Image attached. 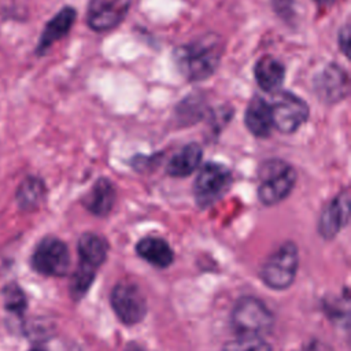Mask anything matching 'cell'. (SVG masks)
<instances>
[{
	"mask_svg": "<svg viewBox=\"0 0 351 351\" xmlns=\"http://www.w3.org/2000/svg\"><path fill=\"white\" fill-rule=\"evenodd\" d=\"M75 18H77V11L74 7H71V5L62 7L45 23L44 29L38 37L37 45L34 48L36 55L37 56L45 55L55 43H58L59 40L66 37L70 33V30L75 22Z\"/></svg>",
	"mask_w": 351,
	"mask_h": 351,
	"instance_id": "obj_12",
	"label": "cell"
},
{
	"mask_svg": "<svg viewBox=\"0 0 351 351\" xmlns=\"http://www.w3.org/2000/svg\"><path fill=\"white\" fill-rule=\"evenodd\" d=\"M271 7L273 11L284 21L289 22L291 19H295L296 10L293 0H271Z\"/></svg>",
	"mask_w": 351,
	"mask_h": 351,
	"instance_id": "obj_25",
	"label": "cell"
},
{
	"mask_svg": "<svg viewBox=\"0 0 351 351\" xmlns=\"http://www.w3.org/2000/svg\"><path fill=\"white\" fill-rule=\"evenodd\" d=\"M350 38H351L350 25L346 23L337 32V45L346 58H350Z\"/></svg>",
	"mask_w": 351,
	"mask_h": 351,
	"instance_id": "obj_26",
	"label": "cell"
},
{
	"mask_svg": "<svg viewBox=\"0 0 351 351\" xmlns=\"http://www.w3.org/2000/svg\"><path fill=\"white\" fill-rule=\"evenodd\" d=\"M111 307L125 325L141 322L147 314V300L141 289L133 282H118L110 295Z\"/></svg>",
	"mask_w": 351,
	"mask_h": 351,
	"instance_id": "obj_9",
	"label": "cell"
},
{
	"mask_svg": "<svg viewBox=\"0 0 351 351\" xmlns=\"http://www.w3.org/2000/svg\"><path fill=\"white\" fill-rule=\"evenodd\" d=\"M211 129L214 130V134L221 133V129L228 125L229 121L233 118V108L232 106H221L217 110H210L208 114Z\"/></svg>",
	"mask_w": 351,
	"mask_h": 351,
	"instance_id": "obj_24",
	"label": "cell"
},
{
	"mask_svg": "<svg viewBox=\"0 0 351 351\" xmlns=\"http://www.w3.org/2000/svg\"><path fill=\"white\" fill-rule=\"evenodd\" d=\"M30 351H44V350H41V348H33V350H30Z\"/></svg>",
	"mask_w": 351,
	"mask_h": 351,
	"instance_id": "obj_30",
	"label": "cell"
},
{
	"mask_svg": "<svg viewBox=\"0 0 351 351\" xmlns=\"http://www.w3.org/2000/svg\"><path fill=\"white\" fill-rule=\"evenodd\" d=\"M221 351H273L270 344L258 336H239L228 341Z\"/></svg>",
	"mask_w": 351,
	"mask_h": 351,
	"instance_id": "obj_22",
	"label": "cell"
},
{
	"mask_svg": "<svg viewBox=\"0 0 351 351\" xmlns=\"http://www.w3.org/2000/svg\"><path fill=\"white\" fill-rule=\"evenodd\" d=\"M203 159V148L196 141L182 145L177 152H174L165 167L167 176L174 178H184L193 174Z\"/></svg>",
	"mask_w": 351,
	"mask_h": 351,
	"instance_id": "obj_16",
	"label": "cell"
},
{
	"mask_svg": "<svg viewBox=\"0 0 351 351\" xmlns=\"http://www.w3.org/2000/svg\"><path fill=\"white\" fill-rule=\"evenodd\" d=\"M223 49L222 37L214 32H208L174 48L173 60L184 80L200 82L215 74Z\"/></svg>",
	"mask_w": 351,
	"mask_h": 351,
	"instance_id": "obj_1",
	"label": "cell"
},
{
	"mask_svg": "<svg viewBox=\"0 0 351 351\" xmlns=\"http://www.w3.org/2000/svg\"><path fill=\"white\" fill-rule=\"evenodd\" d=\"M3 298H4V307L11 311L15 315H22L25 308H26V296L23 291L19 288L18 284H8L3 289Z\"/></svg>",
	"mask_w": 351,
	"mask_h": 351,
	"instance_id": "obj_23",
	"label": "cell"
},
{
	"mask_svg": "<svg viewBox=\"0 0 351 351\" xmlns=\"http://www.w3.org/2000/svg\"><path fill=\"white\" fill-rule=\"evenodd\" d=\"M230 325L239 336L262 337L271 330L274 315L261 299L255 296H243L233 306Z\"/></svg>",
	"mask_w": 351,
	"mask_h": 351,
	"instance_id": "obj_4",
	"label": "cell"
},
{
	"mask_svg": "<svg viewBox=\"0 0 351 351\" xmlns=\"http://www.w3.org/2000/svg\"><path fill=\"white\" fill-rule=\"evenodd\" d=\"M314 95L325 104H336L350 95V77L343 66L336 62L326 63L311 81Z\"/></svg>",
	"mask_w": 351,
	"mask_h": 351,
	"instance_id": "obj_8",
	"label": "cell"
},
{
	"mask_svg": "<svg viewBox=\"0 0 351 351\" xmlns=\"http://www.w3.org/2000/svg\"><path fill=\"white\" fill-rule=\"evenodd\" d=\"M254 78L263 92L277 93L285 80V66L277 58L263 55L254 64Z\"/></svg>",
	"mask_w": 351,
	"mask_h": 351,
	"instance_id": "obj_15",
	"label": "cell"
},
{
	"mask_svg": "<svg viewBox=\"0 0 351 351\" xmlns=\"http://www.w3.org/2000/svg\"><path fill=\"white\" fill-rule=\"evenodd\" d=\"M244 125L256 138H267L273 132V119L269 101L261 95H254L244 112Z\"/></svg>",
	"mask_w": 351,
	"mask_h": 351,
	"instance_id": "obj_14",
	"label": "cell"
},
{
	"mask_svg": "<svg viewBox=\"0 0 351 351\" xmlns=\"http://www.w3.org/2000/svg\"><path fill=\"white\" fill-rule=\"evenodd\" d=\"M117 203V188L112 180L99 177L82 197V206L95 217H107Z\"/></svg>",
	"mask_w": 351,
	"mask_h": 351,
	"instance_id": "obj_13",
	"label": "cell"
},
{
	"mask_svg": "<svg viewBox=\"0 0 351 351\" xmlns=\"http://www.w3.org/2000/svg\"><path fill=\"white\" fill-rule=\"evenodd\" d=\"M32 267L43 276H66L70 267V254L64 241L53 236L41 239L33 251Z\"/></svg>",
	"mask_w": 351,
	"mask_h": 351,
	"instance_id": "obj_7",
	"label": "cell"
},
{
	"mask_svg": "<svg viewBox=\"0 0 351 351\" xmlns=\"http://www.w3.org/2000/svg\"><path fill=\"white\" fill-rule=\"evenodd\" d=\"M132 7V0H89L86 25L96 33H104L119 26Z\"/></svg>",
	"mask_w": 351,
	"mask_h": 351,
	"instance_id": "obj_10",
	"label": "cell"
},
{
	"mask_svg": "<svg viewBox=\"0 0 351 351\" xmlns=\"http://www.w3.org/2000/svg\"><path fill=\"white\" fill-rule=\"evenodd\" d=\"M136 252L141 259L159 269L169 267L174 261V252L170 244L158 236H147L138 240Z\"/></svg>",
	"mask_w": 351,
	"mask_h": 351,
	"instance_id": "obj_18",
	"label": "cell"
},
{
	"mask_svg": "<svg viewBox=\"0 0 351 351\" xmlns=\"http://www.w3.org/2000/svg\"><path fill=\"white\" fill-rule=\"evenodd\" d=\"M95 276H96L95 269L78 263L77 269L74 270V273L70 278L69 289H70V296L73 298V300L78 302L86 295V292L89 291V288L95 280Z\"/></svg>",
	"mask_w": 351,
	"mask_h": 351,
	"instance_id": "obj_21",
	"label": "cell"
},
{
	"mask_svg": "<svg viewBox=\"0 0 351 351\" xmlns=\"http://www.w3.org/2000/svg\"><path fill=\"white\" fill-rule=\"evenodd\" d=\"M319 7H330L336 0H313Z\"/></svg>",
	"mask_w": 351,
	"mask_h": 351,
	"instance_id": "obj_29",
	"label": "cell"
},
{
	"mask_svg": "<svg viewBox=\"0 0 351 351\" xmlns=\"http://www.w3.org/2000/svg\"><path fill=\"white\" fill-rule=\"evenodd\" d=\"M299 265V252L293 241H284L263 262L259 276L271 289L282 291L292 285Z\"/></svg>",
	"mask_w": 351,
	"mask_h": 351,
	"instance_id": "obj_5",
	"label": "cell"
},
{
	"mask_svg": "<svg viewBox=\"0 0 351 351\" xmlns=\"http://www.w3.org/2000/svg\"><path fill=\"white\" fill-rule=\"evenodd\" d=\"M125 351H145V350H144L138 343H136V341H130V343L126 346Z\"/></svg>",
	"mask_w": 351,
	"mask_h": 351,
	"instance_id": "obj_28",
	"label": "cell"
},
{
	"mask_svg": "<svg viewBox=\"0 0 351 351\" xmlns=\"http://www.w3.org/2000/svg\"><path fill=\"white\" fill-rule=\"evenodd\" d=\"M269 104L271 110L273 129L280 133L292 134L308 121V104L291 90H278L277 93H273V99Z\"/></svg>",
	"mask_w": 351,
	"mask_h": 351,
	"instance_id": "obj_6",
	"label": "cell"
},
{
	"mask_svg": "<svg viewBox=\"0 0 351 351\" xmlns=\"http://www.w3.org/2000/svg\"><path fill=\"white\" fill-rule=\"evenodd\" d=\"M233 184L232 170L219 162H206L197 171L192 192L196 206L206 210L217 204L229 192Z\"/></svg>",
	"mask_w": 351,
	"mask_h": 351,
	"instance_id": "obj_3",
	"label": "cell"
},
{
	"mask_svg": "<svg viewBox=\"0 0 351 351\" xmlns=\"http://www.w3.org/2000/svg\"><path fill=\"white\" fill-rule=\"evenodd\" d=\"M77 251L80 258L78 263L96 270L107 259L108 243L103 236L97 233L85 232L80 236L77 241Z\"/></svg>",
	"mask_w": 351,
	"mask_h": 351,
	"instance_id": "obj_17",
	"label": "cell"
},
{
	"mask_svg": "<svg viewBox=\"0 0 351 351\" xmlns=\"http://www.w3.org/2000/svg\"><path fill=\"white\" fill-rule=\"evenodd\" d=\"M300 351H335V350H333L330 346H328L326 343L314 339V340L307 341V343L302 347Z\"/></svg>",
	"mask_w": 351,
	"mask_h": 351,
	"instance_id": "obj_27",
	"label": "cell"
},
{
	"mask_svg": "<svg viewBox=\"0 0 351 351\" xmlns=\"http://www.w3.org/2000/svg\"><path fill=\"white\" fill-rule=\"evenodd\" d=\"M210 114V108L206 104L204 96L200 93H192L184 97L176 107V119L181 125H192Z\"/></svg>",
	"mask_w": 351,
	"mask_h": 351,
	"instance_id": "obj_20",
	"label": "cell"
},
{
	"mask_svg": "<svg viewBox=\"0 0 351 351\" xmlns=\"http://www.w3.org/2000/svg\"><path fill=\"white\" fill-rule=\"evenodd\" d=\"M47 186L43 178L37 176L25 177L16 188L15 199L18 207L23 211H34L44 202Z\"/></svg>",
	"mask_w": 351,
	"mask_h": 351,
	"instance_id": "obj_19",
	"label": "cell"
},
{
	"mask_svg": "<svg viewBox=\"0 0 351 351\" xmlns=\"http://www.w3.org/2000/svg\"><path fill=\"white\" fill-rule=\"evenodd\" d=\"M256 196L263 206H276L293 191L298 180L296 169L281 158H269L258 166Z\"/></svg>",
	"mask_w": 351,
	"mask_h": 351,
	"instance_id": "obj_2",
	"label": "cell"
},
{
	"mask_svg": "<svg viewBox=\"0 0 351 351\" xmlns=\"http://www.w3.org/2000/svg\"><path fill=\"white\" fill-rule=\"evenodd\" d=\"M350 191L344 188L339 191L321 210L317 230L325 240H332L350 221Z\"/></svg>",
	"mask_w": 351,
	"mask_h": 351,
	"instance_id": "obj_11",
	"label": "cell"
}]
</instances>
